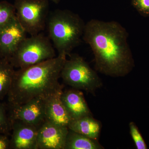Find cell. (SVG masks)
<instances>
[{"mask_svg":"<svg viewBox=\"0 0 149 149\" xmlns=\"http://www.w3.org/2000/svg\"><path fill=\"white\" fill-rule=\"evenodd\" d=\"M47 24L49 38L58 55L69 56L83 40L85 23L70 11L56 10L48 16Z\"/></svg>","mask_w":149,"mask_h":149,"instance_id":"3","label":"cell"},{"mask_svg":"<svg viewBox=\"0 0 149 149\" xmlns=\"http://www.w3.org/2000/svg\"><path fill=\"white\" fill-rule=\"evenodd\" d=\"M27 32L16 17L0 30V53L9 59L27 37Z\"/></svg>","mask_w":149,"mask_h":149,"instance_id":"8","label":"cell"},{"mask_svg":"<svg viewBox=\"0 0 149 149\" xmlns=\"http://www.w3.org/2000/svg\"><path fill=\"white\" fill-rule=\"evenodd\" d=\"M48 0H15L16 17L27 34L41 33L45 29L49 13Z\"/></svg>","mask_w":149,"mask_h":149,"instance_id":"6","label":"cell"},{"mask_svg":"<svg viewBox=\"0 0 149 149\" xmlns=\"http://www.w3.org/2000/svg\"><path fill=\"white\" fill-rule=\"evenodd\" d=\"M66 59L61 72L64 83L72 88L82 90L94 95L103 83L97 72L82 57L71 54Z\"/></svg>","mask_w":149,"mask_h":149,"instance_id":"5","label":"cell"},{"mask_svg":"<svg viewBox=\"0 0 149 149\" xmlns=\"http://www.w3.org/2000/svg\"><path fill=\"white\" fill-rule=\"evenodd\" d=\"M68 127L46 121L38 128L37 149H64Z\"/></svg>","mask_w":149,"mask_h":149,"instance_id":"9","label":"cell"},{"mask_svg":"<svg viewBox=\"0 0 149 149\" xmlns=\"http://www.w3.org/2000/svg\"><path fill=\"white\" fill-rule=\"evenodd\" d=\"M104 147L95 140L68 129L64 149H103Z\"/></svg>","mask_w":149,"mask_h":149,"instance_id":"14","label":"cell"},{"mask_svg":"<svg viewBox=\"0 0 149 149\" xmlns=\"http://www.w3.org/2000/svg\"><path fill=\"white\" fill-rule=\"evenodd\" d=\"M38 128L18 120H12L10 149H37Z\"/></svg>","mask_w":149,"mask_h":149,"instance_id":"10","label":"cell"},{"mask_svg":"<svg viewBox=\"0 0 149 149\" xmlns=\"http://www.w3.org/2000/svg\"><path fill=\"white\" fill-rule=\"evenodd\" d=\"M8 59L0 60V102L7 96L15 70Z\"/></svg>","mask_w":149,"mask_h":149,"instance_id":"15","label":"cell"},{"mask_svg":"<svg viewBox=\"0 0 149 149\" xmlns=\"http://www.w3.org/2000/svg\"><path fill=\"white\" fill-rule=\"evenodd\" d=\"M10 146V140L8 136L0 134V149H9Z\"/></svg>","mask_w":149,"mask_h":149,"instance_id":"20","label":"cell"},{"mask_svg":"<svg viewBox=\"0 0 149 149\" xmlns=\"http://www.w3.org/2000/svg\"><path fill=\"white\" fill-rule=\"evenodd\" d=\"M12 130V120L9 114L8 104L0 102V134L9 136Z\"/></svg>","mask_w":149,"mask_h":149,"instance_id":"17","label":"cell"},{"mask_svg":"<svg viewBox=\"0 0 149 149\" xmlns=\"http://www.w3.org/2000/svg\"><path fill=\"white\" fill-rule=\"evenodd\" d=\"M61 99L72 120L93 116L80 90L72 88L63 91Z\"/></svg>","mask_w":149,"mask_h":149,"instance_id":"11","label":"cell"},{"mask_svg":"<svg viewBox=\"0 0 149 149\" xmlns=\"http://www.w3.org/2000/svg\"><path fill=\"white\" fill-rule=\"evenodd\" d=\"M68 128L70 130L98 141L102 124L99 120L95 119L93 116H90L72 120Z\"/></svg>","mask_w":149,"mask_h":149,"instance_id":"13","label":"cell"},{"mask_svg":"<svg viewBox=\"0 0 149 149\" xmlns=\"http://www.w3.org/2000/svg\"><path fill=\"white\" fill-rule=\"evenodd\" d=\"M63 91L49 96L46 99V120L56 125L68 128L72 119L67 111L61 99Z\"/></svg>","mask_w":149,"mask_h":149,"instance_id":"12","label":"cell"},{"mask_svg":"<svg viewBox=\"0 0 149 149\" xmlns=\"http://www.w3.org/2000/svg\"><path fill=\"white\" fill-rule=\"evenodd\" d=\"M133 4L141 15L149 17V0H133Z\"/></svg>","mask_w":149,"mask_h":149,"instance_id":"19","label":"cell"},{"mask_svg":"<svg viewBox=\"0 0 149 149\" xmlns=\"http://www.w3.org/2000/svg\"><path fill=\"white\" fill-rule=\"evenodd\" d=\"M66 59V56L58 55L15 70L7 95L8 104L19 105L36 97H47L63 91L59 79Z\"/></svg>","mask_w":149,"mask_h":149,"instance_id":"2","label":"cell"},{"mask_svg":"<svg viewBox=\"0 0 149 149\" xmlns=\"http://www.w3.org/2000/svg\"><path fill=\"white\" fill-rule=\"evenodd\" d=\"M128 36L116 21L92 19L85 24L83 40L92 49L97 71L113 77H124L132 71L134 61Z\"/></svg>","mask_w":149,"mask_h":149,"instance_id":"1","label":"cell"},{"mask_svg":"<svg viewBox=\"0 0 149 149\" xmlns=\"http://www.w3.org/2000/svg\"><path fill=\"white\" fill-rule=\"evenodd\" d=\"M56 57L55 50L51 40L41 32L26 37L8 60L14 67L21 69Z\"/></svg>","mask_w":149,"mask_h":149,"instance_id":"4","label":"cell"},{"mask_svg":"<svg viewBox=\"0 0 149 149\" xmlns=\"http://www.w3.org/2000/svg\"><path fill=\"white\" fill-rule=\"evenodd\" d=\"M48 1H51L55 4H58L60 0H48Z\"/></svg>","mask_w":149,"mask_h":149,"instance_id":"21","label":"cell"},{"mask_svg":"<svg viewBox=\"0 0 149 149\" xmlns=\"http://www.w3.org/2000/svg\"><path fill=\"white\" fill-rule=\"evenodd\" d=\"M47 97H36L19 105H10L8 104L9 114L11 120H21L39 128L47 121L45 103Z\"/></svg>","mask_w":149,"mask_h":149,"instance_id":"7","label":"cell"},{"mask_svg":"<svg viewBox=\"0 0 149 149\" xmlns=\"http://www.w3.org/2000/svg\"><path fill=\"white\" fill-rule=\"evenodd\" d=\"M2 58V56L1 55V53H0V60Z\"/></svg>","mask_w":149,"mask_h":149,"instance_id":"22","label":"cell"},{"mask_svg":"<svg viewBox=\"0 0 149 149\" xmlns=\"http://www.w3.org/2000/svg\"><path fill=\"white\" fill-rule=\"evenodd\" d=\"M130 133L137 149H147L148 147L139 128L134 122L129 123Z\"/></svg>","mask_w":149,"mask_h":149,"instance_id":"18","label":"cell"},{"mask_svg":"<svg viewBox=\"0 0 149 149\" xmlns=\"http://www.w3.org/2000/svg\"><path fill=\"white\" fill-rule=\"evenodd\" d=\"M16 17L14 5L3 1L0 2V30Z\"/></svg>","mask_w":149,"mask_h":149,"instance_id":"16","label":"cell"}]
</instances>
